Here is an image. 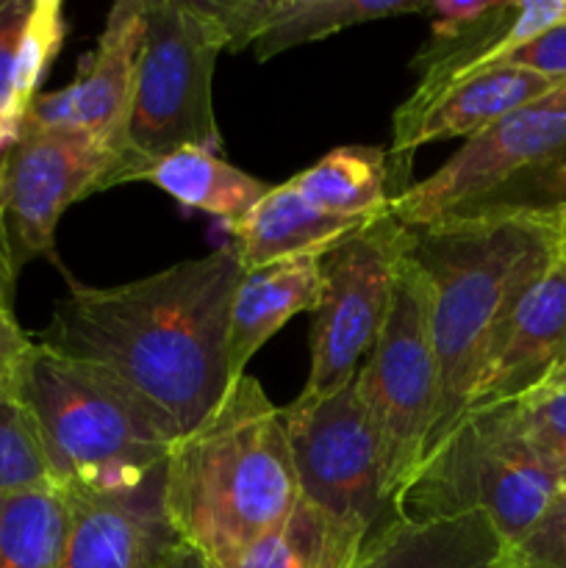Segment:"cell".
Returning a JSON list of instances; mask_svg holds the SVG:
<instances>
[{
  "label": "cell",
  "mask_w": 566,
  "mask_h": 568,
  "mask_svg": "<svg viewBox=\"0 0 566 568\" xmlns=\"http://www.w3.org/2000/svg\"><path fill=\"white\" fill-rule=\"evenodd\" d=\"M242 275L225 244L120 286L70 283L39 344L114 383L175 444L233 383L228 325Z\"/></svg>",
  "instance_id": "obj_1"
},
{
  "label": "cell",
  "mask_w": 566,
  "mask_h": 568,
  "mask_svg": "<svg viewBox=\"0 0 566 568\" xmlns=\"http://www.w3.org/2000/svg\"><path fill=\"white\" fill-rule=\"evenodd\" d=\"M405 253L431 286L438 403L425 455L469 408L488 342L516 300L564 255L547 203H494L405 231Z\"/></svg>",
  "instance_id": "obj_2"
},
{
  "label": "cell",
  "mask_w": 566,
  "mask_h": 568,
  "mask_svg": "<svg viewBox=\"0 0 566 568\" xmlns=\"http://www.w3.org/2000/svg\"><path fill=\"white\" fill-rule=\"evenodd\" d=\"M300 499L283 410L255 377L231 383L214 414L164 464V514L178 541L225 568Z\"/></svg>",
  "instance_id": "obj_3"
},
{
  "label": "cell",
  "mask_w": 566,
  "mask_h": 568,
  "mask_svg": "<svg viewBox=\"0 0 566 568\" xmlns=\"http://www.w3.org/2000/svg\"><path fill=\"white\" fill-rule=\"evenodd\" d=\"M20 388L61 491H131L164 469L170 438L89 366L33 342L22 361Z\"/></svg>",
  "instance_id": "obj_4"
},
{
  "label": "cell",
  "mask_w": 566,
  "mask_h": 568,
  "mask_svg": "<svg viewBox=\"0 0 566 568\" xmlns=\"http://www.w3.org/2000/svg\"><path fill=\"white\" fill-rule=\"evenodd\" d=\"M558 491V477L525 438L514 405H497L461 416L422 458L394 514L405 519L483 514L514 549Z\"/></svg>",
  "instance_id": "obj_5"
},
{
  "label": "cell",
  "mask_w": 566,
  "mask_h": 568,
  "mask_svg": "<svg viewBox=\"0 0 566 568\" xmlns=\"http://www.w3.org/2000/svg\"><path fill=\"white\" fill-rule=\"evenodd\" d=\"M228 39L205 0H144V37L133 81L120 183L181 148L222 153L214 70Z\"/></svg>",
  "instance_id": "obj_6"
},
{
  "label": "cell",
  "mask_w": 566,
  "mask_h": 568,
  "mask_svg": "<svg viewBox=\"0 0 566 568\" xmlns=\"http://www.w3.org/2000/svg\"><path fill=\"white\" fill-rule=\"evenodd\" d=\"M355 383L381 442L383 486L394 508L425 458L438 403L431 286L405 247L394 270L386 320Z\"/></svg>",
  "instance_id": "obj_7"
},
{
  "label": "cell",
  "mask_w": 566,
  "mask_h": 568,
  "mask_svg": "<svg viewBox=\"0 0 566 568\" xmlns=\"http://www.w3.org/2000/svg\"><path fill=\"white\" fill-rule=\"evenodd\" d=\"M566 155V83L475 136L436 172L408 183L392 200L388 214L405 231L427 227L453 214L503 200L505 189L525 175L553 172Z\"/></svg>",
  "instance_id": "obj_8"
},
{
  "label": "cell",
  "mask_w": 566,
  "mask_h": 568,
  "mask_svg": "<svg viewBox=\"0 0 566 568\" xmlns=\"http://www.w3.org/2000/svg\"><path fill=\"white\" fill-rule=\"evenodd\" d=\"M405 227L392 214L322 255L320 303L311 311V369L297 403H316L358 375L386 320Z\"/></svg>",
  "instance_id": "obj_9"
},
{
  "label": "cell",
  "mask_w": 566,
  "mask_h": 568,
  "mask_svg": "<svg viewBox=\"0 0 566 568\" xmlns=\"http://www.w3.org/2000/svg\"><path fill=\"white\" fill-rule=\"evenodd\" d=\"M281 410L300 497L322 514L366 532L392 519L394 508L383 486L381 442L355 377L316 403L294 399Z\"/></svg>",
  "instance_id": "obj_10"
},
{
  "label": "cell",
  "mask_w": 566,
  "mask_h": 568,
  "mask_svg": "<svg viewBox=\"0 0 566 568\" xmlns=\"http://www.w3.org/2000/svg\"><path fill=\"white\" fill-rule=\"evenodd\" d=\"M120 155L81 131L20 128L0 153V214L17 270L55 258V227L78 200L117 186Z\"/></svg>",
  "instance_id": "obj_11"
},
{
  "label": "cell",
  "mask_w": 566,
  "mask_h": 568,
  "mask_svg": "<svg viewBox=\"0 0 566 568\" xmlns=\"http://www.w3.org/2000/svg\"><path fill=\"white\" fill-rule=\"evenodd\" d=\"M142 37L144 0L111 6L103 31L78 64L75 78L59 92H39L22 125L87 133L120 155L122 172Z\"/></svg>",
  "instance_id": "obj_12"
},
{
  "label": "cell",
  "mask_w": 566,
  "mask_h": 568,
  "mask_svg": "<svg viewBox=\"0 0 566 568\" xmlns=\"http://www.w3.org/2000/svg\"><path fill=\"white\" fill-rule=\"evenodd\" d=\"M566 361V255H560L505 314L488 342L469 408H497L536 392ZM464 414V416H466Z\"/></svg>",
  "instance_id": "obj_13"
},
{
  "label": "cell",
  "mask_w": 566,
  "mask_h": 568,
  "mask_svg": "<svg viewBox=\"0 0 566 568\" xmlns=\"http://www.w3.org/2000/svg\"><path fill=\"white\" fill-rule=\"evenodd\" d=\"M566 22V0H497L475 26L447 42H425L411 67L420 70V83L400 103L392 120V144L403 142L422 114L458 83L494 70L514 50Z\"/></svg>",
  "instance_id": "obj_14"
},
{
  "label": "cell",
  "mask_w": 566,
  "mask_h": 568,
  "mask_svg": "<svg viewBox=\"0 0 566 568\" xmlns=\"http://www.w3.org/2000/svg\"><path fill=\"white\" fill-rule=\"evenodd\" d=\"M67 499L70 532L61 568H164L181 544L164 514V469L131 491Z\"/></svg>",
  "instance_id": "obj_15"
},
{
  "label": "cell",
  "mask_w": 566,
  "mask_h": 568,
  "mask_svg": "<svg viewBox=\"0 0 566 568\" xmlns=\"http://www.w3.org/2000/svg\"><path fill=\"white\" fill-rule=\"evenodd\" d=\"M222 26L228 50L253 48L266 61L297 44L320 42L364 22L425 14L427 0H205Z\"/></svg>",
  "instance_id": "obj_16"
},
{
  "label": "cell",
  "mask_w": 566,
  "mask_h": 568,
  "mask_svg": "<svg viewBox=\"0 0 566 568\" xmlns=\"http://www.w3.org/2000/svg\"><path fill=\"white\" fill-rule=\"evenodd\" d=\"M350 568H516L514 552L483 514L405 519L370 532Z\"/></svg>",
  "instance_id": "obj_17"
},
{
  "label": "cell",
  "mask_w": 566,
  "mask_h": 568,
  "mask_svg": "<svg viewBox=\"0 0 566 568\" xmlns=\"http://www.w3.org/2000/svg\"><path fill=\"white\" fill-rule=\"evenodd\" d=\"M558 87H564V83L547 81L536 72L516 70V67H494V70L481 72V75L449 89L416 120V125L411 128L403 142L392 144L386 150L397 194L408 189L405 178L411 172V153L414 150L425 148L431 142L475 136L483 128L494 125L497 120L508 116L511 111L555 92Z\"/></svg>",
  "instance_id": "obj_18"
},
{
  "label": "cell",
  "mask_w": 566,
  "mask_h": 568,
  "mask_svg": "<svg viewBox=\"0 0 566 568\" xmlns=\"http://www.w3.org/2000/svg\"><path fill=\"white\" fill-rule=\"evenodd\" d=\"M322 292V255H294L244 272L231 303L228 366L231 381L244 375L253 355L292 316L314 311Z\"/></svg>",
  "instance_id": "obj_19"
},
{
  "label": "cell",
  "mask_w": 566,
  "mask_h": 568,
  "mask_svg": "<svg viewBox=\"0 0 566 568\" xmlns=\"http://www.w3.org/2000/svg\"><path fill=\"white\" fill-rule=\"evenodd\" d=\"M64 33L61 0H0V153L20 133Z\"/></svg>",
  "instance_id": "obj_20"
},
{
  "label": "cell",
  "mask_w": 566,
  "mask_h": 568,
  "mask_svg": "<svg viewBox=\"0 0 566 568\" xmlns=\"http://www.w3.org/2000/svg\"><path fill=\"white\" fill-rule=\"evenodd\" d=\"M372 222L344 220L305 203L292 183L272 186L242 220L231 222V247L244 272L294 255H325Z\"/></svg>",
  "instance_id": "obj_21"
},
{
  "label": "cell",
  "mask_w": 566,
  "mask_h": 568,
  "mask_svg": "<svg viewBox=\"0 0 566 568\" xmlns=\"http://www.w3.org/2000/svg\"><path fill=\"white\" fill-rule=\"evenodd\" d=\"M289 183L314 209L361 222L386 216L392 200L397 197L388 153L364 144L331 150L309 170L289 178Z\"/></svg>",
  "instance_id": "obj_22"
},
{
  "label": "cell",
  "mask_w": 566,
  "mask_h": 568,
  "mask_svg": "<svg viewBox=\"0 0 566 568\" xmlns=\"http://www.w3.org/2000/svg\"><path fill=\"white\" fill-rule=\"evenodd\" d=\"M137 181L153 183L186 209L220 216L225 225L242 220L266 192L270 183L239 170L220 153L200 148H181L153 161Z\"/></svg>",
  "instance_id": "obj_23"
},
{
  "label": "cell",
  "mask_w": 566,
  "mask_h": 568,
  "mask_svg": "<svg viewBox=\"0 0 566 568\" xmlns=\"http://www.w3.org/2000/svg\"><path fill=\"white\" fill-rule=\"evenodd\" d=\"M370 532L300 497L292 514L225 568H350Z\"/></svg>",
  "instance_id": "obj_24"
},
{
  "label": "cell",
  "mask_w": 566,
  "mask_h": 568,
  "mask_svg": "<svg viewBox=\"0 0 566 568\" xmlns=\"http://www.w3.org/2000/svg\"><path fill=\"white\" fill-rule=\"evenodd\" d=\"M70 499L61 488L0 497V568H61Z\"/></svg>",
  "instance_id": "obj_25"
},
{
  "label": "cell",
  "mask_w": 566,
  "mask_h": 568,
  "mask_svg": "<svg viewBox=\"0 0 566 568\" xmlns=\"http://www.w3.org/2000/svg\"><path fill=\"white\" fill-rule=\"evenodd\" d=\"M48 488H59V483L17 372L14 377L0 381V497Z\"/></svg>",
  "instance_id": "obj_26"
},
{
  "label": "cell",
  "mask_w": 566,
  "mask_h": 568,
  "mask_svg": "<svg viewBox=\"0 0 566 568\" xmlns=\"http://www.w3.org/2000/svg\"><path fill=\"white\" fill-rule=\"evenodd\" d=\"M511 405L530 447L566 488V392H533Z\"/></svg>",
  "instance_id": "obj_27"
},
{
  "label": "cell",
  "mask_w": 566,
  "mask_h": 568,
  "mask_svg": "<svg viewBox=\"0 0 566 568\" xmlns=\"http://www.w3.org/2000/svg\"><path fill=\"white\" fill-rule=\"evenodd\" d=\"M511 552L516 568H566V488Z\"/></svg>",
  "instance_id": "obj_28"
},
{
  "label": "cell",
  "mask_w": 566,
  "mask_h": 568,
  "mask_svg": "<svg viewBox=\"0 0 566 568\" xmlns=\"http://www.w3.org/2000/svg\"><path fill=\"white\" fill-rule=\"evenodd\" d=\"M497 67H516V70L536 72V75L547 78V81L566 83V22L522 44L519 50H514Z\"/></svg>",
  "instance_id": "obj_29"
},
{
  "label": "cell",
  "mask_w": 566,
  "mask_h": 568,
  "mask_svg": "<svg viewBox=\"0 0 566 568\" xmlns=\"http://www.w3.org/2000/svg\"><path fill=\"white\" fill-rule=\"evenodd\" d=\"M497 0H427L425 17L431 22L427 42H447L488 14Z\"/></svg>",
  "instance_id": "obj_30"
},
{
  "label": "cell",
  "mask_w": 566,
  "mask_h": 568,
  "mask_svg": "<svg viewBox=\"0 0 566 568\" xmlns=\"http://www.w3.org/2000/svg\"><path fill=\"white\" fill-rule=\"evenodd\" d=\"M33 347V338L22 331L14 320V311L0 308V381L14 377L26 361L28 349Z\"/></svg>",
  "instance_id": "obj_31"
},
{
  "label": "cell",
  "mask_w": 566,
  "mask_h": 568,
  "mask_svg": "<svg viewBox=\"0 0 566 568\" xmlns=\"http://www.w3.org/2000/svg\"><path fill=\"white\" fill-rule=\"evenodd\" d=\"M17 270L14 253H11L9 233H6L3 214H0V308L11 311L14 308V288H17Z\"/></svg>",
  "instance_id": "obj_32"
},
{
  "label": "cell",
  "mask_w": 566,
  "mask_h": 568,
  "mask_svg": "<svg viewBox=\"0 0 566 568\" xmlns=\"http://www.w3.org/2000/svg\"><path fill=\"white\" fill-rule=\"evenodd\" d=\"M547 205H555V209H566V161H560L553 172H549L547 183Z\"/></svg>",
  "instance_id": "obj_33"
},
{
  "label": "cell",
  "mask_w": 566,
  "mask_h": 568,
  "mask_svg": "<svg viewBox=\"0 0 566 568\" xmlns=\"http://www.w3.org/2000/svg\"><path fill=\"white\" fill-rule=\"evenodd\" d=\"M164 568H209V564L194 549H189L186 544H178L170 558H166Z\"/></svg>",
  "instance_id": "obj_34"
},
{
  "label": "cell",
  "mask_w": 566,
  "mask_h": 568,
  "mask_svg": "<svg viewBox=\"0 0 566 568\" xmlns=\"http://www.w3.org/2000/svg\"><path fill=\"white\" fill-rule=\"evenodd\" d=\"M536 392H566V361L558 366V369L549 372V377L536 388Z\"/></svg>",
  "instance_id": "obj_35"
},
{
  "label": "cell",
  "mask_w": 566,
  "mask_h": 568,
  "mask_svg": "<svg viewBox=\"0 0 566 568\" xmlns=\"http://www.w3.org/2000/svg\"><path fill=\"white\" fill-rule=\"evenodd\" d=\"M560 216V236H564V255H566V209H558Z\"/></svg>",
  "instance_id": "obj_36"
}]
</instances>
